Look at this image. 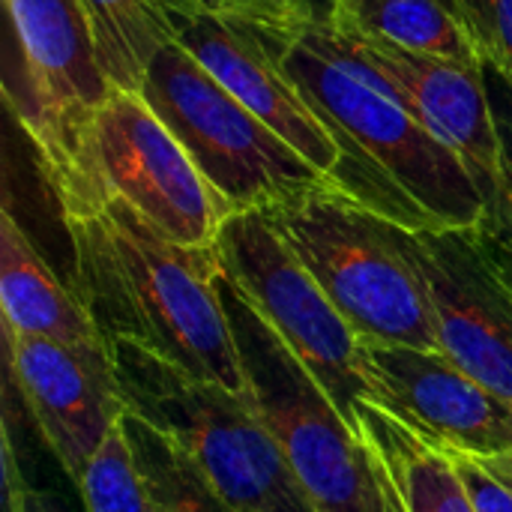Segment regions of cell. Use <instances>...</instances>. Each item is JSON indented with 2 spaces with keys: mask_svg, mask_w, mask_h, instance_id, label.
Here are the masks:
<instances>
[{
  "mask_svg": "<svg viewBox=\"0 0 512 512\" xmlns=\"http://www.w3.org/2000/svg\"><path fill=\"white\" fill-rule=\"evenodd\" d=\"M243 18L342 147V189L405 228H483L486 198L468 165L375 75L327 9Z\"/></svg>",
  "mask_w": 512,
  "mask_h": 512,
  "instance_id": "1",
  "label": "cell"
},
{
  "mask_svg": "<svg viewBox=\"0 0 512 512\" xmlns=\"http://www.w3.org/2000/svg\"><path fill=\"white\" fill-rule=\"evenodd\" d=\"M72 288L93 324L201 378L246 393V375L219 294L213 246H183L120 198L60 210Z\"/></svg>",
  "mask_w": 512,
  "mask_h": 512,
  "instance_id": "2",
  "label": "cell"
},
{
  "mask_svg": "<svg viewBox=\"0 0 512 512\" xmlns=\"http://www.w3.org/2000/svg\"><path fill=\"white\" fill-rule=\"evenodd\" d=\"M264 216L363 342L438 348L411 228L375 213L333 180L273 201Z\"/></svg>",
  "mask_w": 512,
  "mask_h": 512,
  "instance_id": "3",
  "label": "cell"
},
{
  "mask_svg": "<svg viewBox=\"0 0 512 512\" xmlns=\"http://www.w3.org/2000/svg\"><path fill=\"white\" fill-rule=\"evenodd\" d=\"M120 405L174 438L237 512H315L249 393L135 342H108Z\"/></svg>",
  "mask_w": 512,
  "mask_h": 512,
  "instance_id": "4",
  "label": "cell"
},
{
  "mask_svg": "<svg viewBox=\"0 0 512 512\" xmlns=\"http://www.w3.org/2000/svg\"><path fill=\"white\" fill-rule=\"evenodd\" d=\"M219 294L246 375V393L315 512H405L363 435L222 270Z\"/></svg>",
  "mask_w": 512,
  "mask_h": 512,
  "instance_id": "5",
  "label": "cell"
},
{
  "mask_svg": "<svg viewBox=\"0 0 512 512\" xmlns=\"http://www.w3.org/2000/svg\"><path fill=\"white\" fill-rule=\"evenodd\" d=\"M51 195L60 210L120 198L183 246H213L234 213L135 90H114L99 105L81 135L72 174L51 186Z\"/></svg>",
  "mask_w": 512,
  "mask_h": 512,
  "instance_id": "6",
  "label": "cell"
},
{
  "mask_svg": "<svg viewBox=\"0 0 512 512\" xmlns=\"http://www.w3.org/2000/svg\"><path fill=\"white\" fill-rule=\"evenodd\" d=\"M138 93L234 213L264 210L330 180L234 99L180 42L153 57Z\"/></svg>",
  "mask_w": 512,
  "mask_h": 512,
  "instance_id": "7",
  "label": "cell"
},
{
  "mask_svg": "<svg viewBox=\"0 0 512 512\" xmlns=\"http://www.w3.org/2000/svg\"><path fill=\"white\" fill-rule=\"evenodd\" d=\"M213 249L222 273L354 426V405L366 396V381L360 375L363 339L333 306L297 252L282 240L264 210L231 213L222 222Z\"/></svg>",
  "mask_w": 512,
  "mask_h": 512,
  "instance_id": "8",
  "label": "cell"
},
{
  "mask_svg": "<svg viewBox=\"0 0 512 512\" xmlns=\"http://www.w3.org/2000/svg\"><path fill=\"white\" fill-rule=\"evenodd\" d=\"M3 6L18 51V84H6V102L30 135L51 189L72 174L90 117L117 87L99 63L81 0H3Z\"/></svg>",
  "mask_w": 512,
  "mask_h": 512,
  "instance_id": "9",
  "label": "cell"
},
{
  "mask_svg": "<svg viewBox=\"0 0 512 512\" xmlns=\"http://www.w3.org/2000/svg\"><path fill=\"white\" fill-rule=\"evenodd\" d=\"M336 27V24H333ZM339 30V27H336ZM345 33V30H342ZM393 96L474 174L486 198L483 231L504 240L512 234V171L498 132L483 66L414 54L390 42L345 33Z\"/></svg>",
  "mask_w": 512,
  "mask_h": 512,
  "instance_id": "10",
  "label": "cell"
},
{
  "mask_svg": "<svg viewBox=\"0 0 512 512\" xmlns=\"http://www.w3.org/2000/svg\"><path fill=\"white\" fill-rule=\"evenodd\" d=\"M438 348L512 405V282L483 228H411Z\"/></svg>",
  "mask_w": 512,
  "mask_h": 512,
  "instance_id": "11",
  "label": "cell"
},
{
  "mask_svg": "<svg viewBox=\"0 0 512 512\" xmlns=\"http://www.w3.org/2000/svg\"><path fill=\"white\" fill-rule=\"evenodd\" d=\"M366 399L426 441L477 459L512 453V405L441 348L360 342Z\"/></svg>",
  "mask_w": 512,
  "mask_h": 512,
  "instance_id": "12",
  "label": "cell"
},
{
  "mask_svg": "<svg viewBox=\"0 0 512 512\" xmlns=\"http://www.w3.org/2000/svg\"><path fill=\"white\" fill-rule=\"evenodd\" d=\"M9 381L60 468L78 483L123 411L111 360L84 357L60 342L3 327Z\"/></svg>",
  "mask_w": 512,
  "mask_h": 512,
  "instance_id": "13",
  "label": "cell"
},
{
  "mask_svg": "<svg viewBox=\"0 0 512 512\" xmlns=\"http://www.w3.org/2000/svg\"><path fill=\"white\" fill-rule=\"evenodd\" d=\"M177 42L306 162L333 183H342L345 156L339 141L285 75L276 54L243 18L201 12Z\"/></svg>",
  "mask_w": 512,
  "mask_h": 512,
  "instance_id": "14",
  "label": "cell"
},
{
  "mask_svg": "<svg viewBox=\"0 0 512 512\" xmlns=\"http://www.w3.org/2000/svg\"><path fill=\"white\" fill-rule=\"evenodd\" d=\"M0 309L3 327L12 333L51 339L102 363L111 360L108 342L75 288L60 282L9 204L0 213Z\"/></svg>",
  "mask_w": 512,
  "mask_h": 512,
  "instance_id": "15",
  "label": "cell"
},
{
  "mask_svg": "<svg viewBox=\"0 0 512 512\" xmlns=\"http://www.w3.org/2000/svg\"><path fill=\"white\" fill-rule=\"evenodd\" d=\"M354 426L384 465L405 512H477L453 459L372 399H357Z\"/></svg>",
  "mask_w": 512,
  "mask_h": 512,
  "instance_id": "16",
  "label": "cell"
},
{
  "mask_svg": "<svg viewBox=\"0 0 512 512\" xmlns=\"http://www.w3.org/2000/svg\"><path fill=\"white\" fill-rule=\"evenodd\" d=\"M99 63L117 90H141L153 57L207 12L201 0H81Z\"/></svg>",
  "mask_w": 512,
  "mask_h": 512,
  "instance_id": "17",
  "label": "cell"
},
{
  "mask_svg": "<svg viewBox=\"0 0 512 512\" xmlns=\"http://www.w3.org/2000/svg\"><path fill=\"white\" fill-rule=\"evenodd\" d=\"M330 21L414 54L483 66L453 0H333Z\"/></svg>",
  "mask_w": 512,
  "mask_h": 512,
  "instance_id": "18",
  "label": "cell"
},
{
  "mask_svg": "<svg viewBox=\"0 0 512 512\" xmlns=\"http://www.w3.org/2000/svg\"><path fill=\"white\" fill-rule=\"evenodd\" d=\"M117 426L132 450L135 468L156 512H237L174 438L126 408L120 411Z\"/></svg>",
  "mask_w": 512,
  "mask_h": 512,
  "instance_id": "19",
  "label": "cell"
},
{
  "mask_svg": "<svg viewBox=\"0 0 512 512\" xmlns=\"http://www.w3.org/2000/svg\"><path fill=\"white\" fill-rule=\"evenodd\" d=\"M75 486L84 512H156L120 426L111 429L105 447Z\"/></svg>",
  "mask_w": 512,
  "mask_h": 512,
  "instance_id": "20",
  "label": "cell"
},
{
  "mask_svg": "<svg viewBox=\"0 0 512 512\" xmlns=\"http://www.w3.org/2000/svg\"><path fill=\"white\" fill-rule=\"evenodd\" d=\"M486 69L512 84V0H453Z\"/></svg>",
  "mask_w": 512,
  "mask_h": 512,
  "instance_id": "21",
  "label": "cell"
},
{
  "mask_svg": "<svg viewBox=\"0 0 512 512\" xmlns=\"http://www.w3.org/2000/svg\"><path fill=\"white\" fill-rule=\"evenodd\" d=\"M444 450V447H441ZM459 477L465 480V489L471 495V504L477 512H512V483L495 468L492 459H477L465 456L456 450H444Z\"/></svg>",
  "mask_w": 512,
  "mask_h": 512,
  "instance_id": "22",
  "label": "cell"
},
{
  "mask_svg": "<svg viewBox=\"0 0 512 512\" xmlns=\"http://www.w3.org/2000/svg\"><path fill=\"white\" fill-rule=\"evenodd\" d=\"M3 480H6V512H66V507L54 495L24 480V471L18 468L15 459L9 423L3 429Z\"/></svg>",
  "mask_w": 512,
  "mask_h": 512,
  "instance_id": "23",
  "label": "cell"
},
{
  "mask_svg": "<svg viewBox=\"0 0 512 512\" xmlns=\"http://www.w3.org/2000/svg\"><path fill=\"white\" fill-rule=\"evenodd\" d=\"M333 0H243V9L237 15H252V12H267V9H327L330 12Z\"/></svg>",
  "mask_w": 512,
  "mask_h": 512,
  "instance_id": "24",
  "label": "cell"
},
{
  "mask_svg": "<svg viewBox=\"0 0 512 512\" xmlns=\"http://www.w3.org/2000/svg\"><path fill=\"white\" fill-rule=\"evenodd\" d=\"M489 240H492V252H495V258H498L501 270L507 273V279L512 282V249L504 243V240H498V237H492V234H489Z\"/></svg>",
  "mask_w": 512,
  "mask_h": 512,
  "instance_id": "25",
  "label": "cell"
},
{
  "mask_svg": "<svg viewBox=\"0 0 512 512\" xmlns=\"http://www.w3.org/2000/svg\"><path fill=\"white\" fill-rule=\"evenodd\" d=\"M207 12H222V15H237L243 9V0H201Z\"/></svg>",
  "mask_w": 512,
  "mask_h": 512,
  "instance_id": "26",
  "label": "cell"
},
{
  "mask_svg": "<svg viewBox=\"0 0 512 512\" xmlns=\"http://www.w3.org/2000/svg\"><path fill=\"white\" fill-rule=\"evenodd\" d=\"M492 462H495V468L512 483V453L510 456H498V459H492Z\"/></svg>",
  "mask_w": 512,
  "mask_h": 512,
  "instance_id": "27",
  "label": "cell"
},
{
  "mask_svg": "<svg viewBox=\"0 0 512 512\" xmlns=\"http://www.w3.org/2000/svg\"><path fill=\"white\" fill-rule=\"evenodd\" d=\"M504 243H507V246H510V249H512V234H510V237H504Z\"/></svg>",
  "mask_w": 512,
  "mask_h": 512,
  "instance_id": "28",
  "label": "cell"
}]
</instances>
